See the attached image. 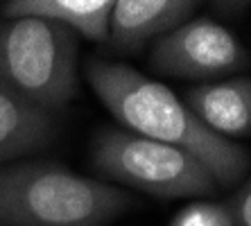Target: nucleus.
Segmentation results:
<instances>
[{"label": "nucleus", "instance_id": "obj_1", "mask_svg": "<svg viewBox=\"0 0 251 226\" xmlns=\"http://www.w3.org/2000/svg\"><path fill=\"white\" fill-rule=\"evenodd\" d=\"M84 75L100 102L127 131L188 151L208 170L217 186L245 181L249 151L206 129L168 86L147 79L127 64L100 57L88 59Z\"/></svg>", "mask_w": 251, "mask_h": 226}, {"label": "nucleus", "instance_id": "obj_2", "mask_svg": "<svg viewBox=\"0 0 251 226\" xmlns=\"http://www.w3.org/2000/svg\"><path fill=\"white\" fill-rule=\"evenodd\" d=\"M134 208L123 188L59 161L0 168V226H109Z\"/></svg>", "mask_w": 251, "mask_h": 226}, {"label": "nucleus", "instance_id": "obj_3", "mask_svg": "<svg viewBox=\"0 0 251 226\" xmlns=\"http://www.w3.org/2000/svg\"><path fill=\"white\" fill-rule=\"evenodd\" d=\"M77 59L79 41L66 25L39 16L0 21V77L52 116L77 95Z\"/></svg>", "mask_w": 251, "mask_h": 226}, {"label": "nucleus", "instance_id": "obj_4", "mask_svg": "<svg viewBox=\"0 0 251 226\" xmlns=\"http://www.w3.org/2000/svg\"><path fill=\"white\" fill-rule=\"evenodd\" d=\"M91 163L111 183L158 199L208 197L217 188L208 170L188 151L127 129H102L91 143Z\"/></svg>", "mask_w": 251, "mask_h": 226}, {"label": "nucleus", "instance_id": "obj_5", "mask_svg": "<svg viewBox=\"0 0 251 226\" xmlns=\"http://www.w3.org/2000/svg\"><path fill=\"white\" fill-rule=\"evenodd\" d=\"M150 64L161 75L181 79H210L245 70V46L213 18H190L152 43Z\"/></svg>", "mask_w": 251, "mask_h": 226}, {"label": "nucleus", "instance_id": "obj_6", "mask_svg": "<svg viewBox=\"0 0 251 226\" xmlns=\"http://www.w3.org/2000/svg\"><path fill=\"white\" fill-rule=\"evenodd\" d=\"M201 0H116L104 46L113 54H138L147 43L190 21Z\"/></svg>", "mask_w": 251, "mask_h": 226}, {"label": "nucleus", "instance_id": "obj_7", "mask_svg": "<svg viewBox=\"0 0 251 226\" xmlns=\"http://www.w3.org/2000/svg\"><path fill=\"white\" fill-rule=\"evenodd\" d=\"M186 106L206 129L224 138H245L251 131V81L231 77L186 91Z\"/></svg>", "mask_w": 251, "mask_h": 226}, {"label": "nucleus", "instance_id": "obj_8", "mask_svg": "<svg viewBox=\"0 0 251 226\" xmlns=\"http://www.w3.org/2000/svg\"><path fill=\"white\" fill-rule=\"evenodd\" d=\"M57 136V118L32 104L0 77V163L46 150Z\"/></svg>", "mask_w": 251, "mask_h": 226}, {"label": "nucleus", "instance_id": "obj_9", "mask_svg": "<svg viewBox=\"0 0 251 226\" xmlns=\"http://www.w3.org/2000/svg\"><path fill=\"white\" fill-rule=\"evenodd\" d=\"M116 0H5L2 18L39 16L70 27L88 41L104 43Z\"/></svg>", "mask_w": 251, "mask_h": 226}, {"label": "nucleus", "instance_id": "obj_10", "mask_svg": "<svg viewBox=\"0 0 251 226\" xmlns=\"http://www.w3.org/2000/svg\"><path fill=\"white\" fill-rule=\"evenodd\" d=\"M170 226H233L224 203L195 201L176 215Z\"/></svg>", "mask_w": 251, "mask_h": 226}, {"label": "nucleus", "instance_id": "obj_11", "mask_svg": "<svg viewBox=\"0 0 251 226\" xmlns=\"http://www.w3.org/2000/svg\"><path fill=\"white\" fill-rule=\"evenodd\" d=\"M231 224L233 226H251V183L249 181H240V188L231 195L226 203H224Z\"/></svg>", "mask_w": 251, "mask_h": 226}, {"label": "nucleus", "instance_id": "obj_12", "mask_svg": "<svg viewBox=\"0 0 251 226\" xmlns=\"http://www.w3.org/2000/svg\"><path fill=\"white\" fill-rule=\"evenodd\" d=\"M217 5L226 12H240L242 7L249 5V0H217Z\"/></svg>", "mask_w": 251, "mask_h": 226}]
</instances>
